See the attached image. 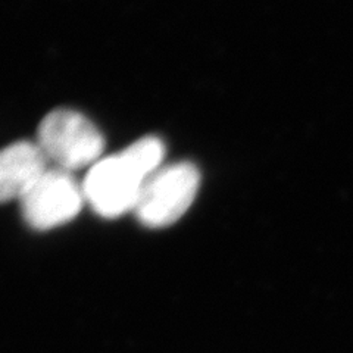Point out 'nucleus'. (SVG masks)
<instances>
[{"label":"nucleus","instance_id":"nucleus-2","mask_svg":"<svg viewBox=\"0 0 353 353\" xmlns=\"http://www.w3.org/2000/svg\"><path fill=\"white\" fill-rule=\"evenodd\" d=\"M37 145L48 162L63 171H79L101 161L105 139L90 119L74 109H54L41 119Z\"/></svg>","mask_w":353,"mask_h":353},{"label":"nucleus","instance_id":"nucleus-5","mask_svg":"<svg viewBox=\"0 0 353 353\" xmlns=\"http://www.w3.org/2000/svg\"><path fill=\"white\" fill-rule=\"evenodd\" d=\"M37 143L17 141L0 150V203L21 201L49 170Z\"/></svg>","mask_w":353,"mask_h":353},{"label":"nucleus","instance_id":"nucleus-1","mask_svg":"<svg viewBox=\"0 0 353 353\" xmlns=\"http://www.w3.org/2000/svg\"><path fill=\"white\" fill-rule=\"evenodd\" d=\"M163 157L162 140L146 136L119 153L97 161L83 181L85 202L108 219L134 212L143 185L162 167Z\"/></svg>","mask_w":353,"mask_h":353},{"label":"nucleus","instance_id":"nucleus-3","mask_svg":"<svg viewBox=\"0 0 353 353\" xmlns=\"http://www.w3.org/2000/svg\"><path fill=\"white\" fill-rule=\"evenodd\" d=\"M201 172L190 162H175L154 171L143 185L134 215L143 225L163 228L176 223L192 206Z\"/></svg>","mask_w":353,"mask_h":353},{"label":"nucleus","instance_id":"nucleus-4","mask_svg":"<svg viewBox=\"0 0 353 353\" xmlns=\"http://www.w3.org/2000/svg\"><path fill=\"white\" fill-rule=\"evenodd\" d=\"M21 212L34 230L48 231L70 223L85 203L83 184L72 172L49 168L21 197Z\"/></svg>","mask_w":353,"mask_h":353}]
</instances>
